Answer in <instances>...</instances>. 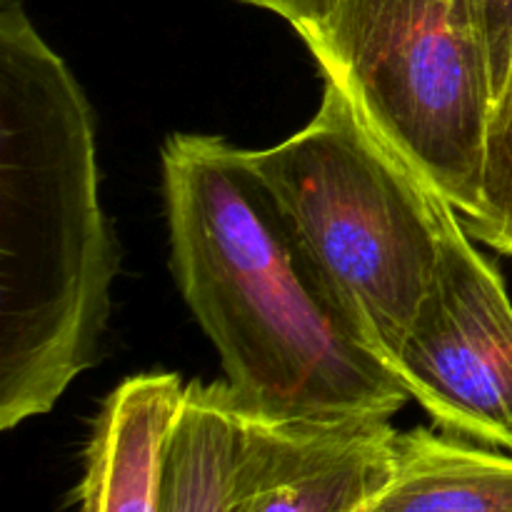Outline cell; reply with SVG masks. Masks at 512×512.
Wrapping results in <instances>:
<instances>
[{"mask_svg":"<svg viewBox=\"0 0 512 512\" xmlns=\"http://www.w3.org/2000/svg\"><path fill=\"white\" fill-rule=\"evenodd\" d=\"M170 268L240 408L390 420L410 400L323 283L258 175L220 135L163 145Z\"/></svg>","mask_w":512,"mask_h":512,"instance_id":"cell-1","label":"cell"},{"mask_svg":"<svg viewBox=\"0 0 512 512\" xmlns=\"http://www.w3.org/2000/svg\"><path fill=\"white\" fill-rule=\"evenodd\" d=\"M118 268L93 105L23 0H0V430L98 363Z\"/></svg>","mask_w":512,"mask_h":512,"instance_id":"cell-2","label":"cell"},{"mask_svg":"<svg viewBox=\"0 0 512 512\" xmlns=\"http://www.w3.org/2000/svg\"><path fill=\"white\" fill-rule=\"evenodd\" d=\"M245 160L365 343L393 363L460 215L325 80L310 123Z\"/></svg>","mask_w":512,"mask_h":512,"instance_id":"cell-3","label":"cell"},{"mask_svg":"<svg viewBox=\"0 0 512 512\" xmlns=\"http://www.w3.org/2000/svg\"><path fill=\"white\" fill-rule=\"evenodd\" d=\"M295 33L365 123L470 218L493 110L473 0H333Z\"/></svg>","mask_w":512,"mask_h":512,"instance_id":"cell-4","label":"cell"},{"mask_svg":"<svg viewBox=\"0 0 512 512\" xmlns=\"http://www.w3.org/2000/svg\"><path fill=\"white\" fill-rule=\"evenodd\" d=\"M390 368L443 433L512 453V303L463 223Z\"/></svg>","mask_w":512,"mask_h":512,"instance_id":"cell-5","label":"cell"},{"mask_svg":"<svg viewBox=\"0 0 512 512\" xmlns=\"http://www.w3.org/2000/svg\"><path fill=\"white\" fill-rule=\"evenodd\" d=\"M238 423L233 512H358L388 483L390 420H283L238 405Z\"/></svg>","mask_w":512,"mask_h":512,"instance_id":"cell-6","label":"cell"},{"mask_svg":"<svg viewBox=\"0 0 512 512\" xmlns=\"http://www.w3.org/2000/svg\"><path fill=\"white\" fill-rule=\"evenodd\" d=\"M178 373H143L120 383L93 423L78 512H158L170 430L183 403Z\"/></svg>","mask_w":512,"mask_h":512,"instance_id":"cell-7","label":"cell"},{"mask_svg":"<svg viewBox=\"0 0 512 512\" xmlns=\"http://www.w3.org/2000/svg\"><path fill=\"white\" fill-rule=\"evenodd\" d=\"M368 512H512V455L428 428L395 433Z\"/></svg>","mask_w":512,"mask_h":512,"instance_id":"cell-8","label":"cell"},{"mask_svg":"<svg viewBox=\"0 0 512 512\" xmlns=\"http://www.w3.org/2000/svg\"><path fill=\"white\" fill-rule=\"evenodd\" d=\"M238 405L223 383L185 385L170 430L158 512H233Z\"/></svg>","mask_w":512,"mask_h":512,"instance_id":"cell-9","label":"cell"},{"mask_svg":"<svg viewBox=\"0 0 512 512\" xmlns=\"http://www.w3.org/2000/svg\"><path fill=\"white\" fill-rule=\"evenodd\" d=\"M460 223L470 238L512 258V70L490 110L480 205Z\"/></svg>","mask_w":512,"mask_h":512,"instance_id":"cell-10","label":"cell"},{"mask_svg":"<svg viewBox=\"0 0 512 512\" xmlns=\"http://www.w3.org/2000/svg\"><path fill=\"white\" fill-rule=\"evenodd\" d=\"M473 10L488 55L495 103L512 70V0H473Z\"/></svg>","mask_w":512,"mask_h":512,"instance_id":"cell-11","label":"cell"},{"mask_svg":"<svg viewBox=\"0 0 512 512\" xmlns=\"http://www.w3.org/2000/svg\"><path fill=\"white\" fill-rule=\"evenodd\" d=\"M238 3L253 5V8L280 15V18L293 25V30H300L323 20L328 15L333 0H238Z\"/></svg>","mask_w":512,"mask_h":512,"instance_id":"cell-12","label":"cell"},{"mask_svg":"<svg viewBox=\"0 0 512 512\" xmlns=\"http://www.w3.org/2000/svg\"><path fill=\"white\" fill-rule=\"evenodd\" d=\"M368 505H370V503H368ZM368 505H365V508H360L358 512H368Z\"/></svg>","mask_w":512,"mask_h":512,"instance_id":"cell-13","label":"cell"}]
</instances>
